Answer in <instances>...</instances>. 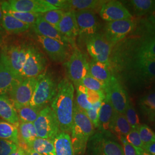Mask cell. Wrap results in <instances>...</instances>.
Listing matches in <instances>:
<instances>
[{
    "label": "cell",
    "mask_w": 155,
    "mask_h": 155,
    "mask_svg": "<svg viewBox=\"0 0 155 155\" xmlns=\"http://www.w3.org/2000/svg\"><path fill=\"white\" fill-rule=\"evenodd\" d=\"M2 11L43 13L46 12L59 9L51 5L47 0H9L1 1Z\"/></svg>",
    "instance_id": "9"
},
{
    "label": "cell",
    "mask_w": 155,
    "mask_h": 155,
    "mask_svg": "<svg viewBox=\"0 0 155 155\" xmlns=\"http://www.w3.org/2000/svg\"><path fill=\"white\" fill-rule=\"evenodd\" d=\"M129 3L138 16L149 15L155 10V0H131Z\"/></svg>",
    "instance_id": "33"
},
{
    "label": "cell",
    "mask_w": 155,
    "mask_h": 155,
    "mask_svg": "<svg viewBox=\"0 0 155 155\" xmlns=\"http://www.w3.org/2000/svg\"><path fill=\"white\" fill-rule=\"evenodd\" d=\"M30 25L19 21L11 15L3 12L2 21V28L8 33L11 34H19L28 30Z\"/></svg>",
    "instance_id": "29"
},
{
    "label": "cell",
    "mask_w": 155,
    "mask_h": 155,
    "mask_svg": "<svg viewBox=\"0 0 155 155\" xmlns=\"http://www.w3.org/2000/svg\"><path fill=\"white\" fill-rule=\"evenodd\" d=\"M46 66V59L37 48L28 46V55L20 77L22 79L37 78L44 72Z\"/></svg>",
    "instance_id": "12"
},
{
    "label": "cell",
    "mask_w": 155,
    "mask_h": 155,
    "mask_svg": "<svg viewBox=\"0 0 155 155\" xmlns=\"http://www.w3.org/2000/svg\"><path fill=\"white\" fill-rule=\"evenodd\" d=\"M94 133V126L86 111L79 107L74 100L71 139L75 155H83Z\"/></svg>",
    "instance_id": "3"
},
{
    "label": "cell",
    "mask_w": 155,
    "mask_h": 155,
    "mask_svg": "<svg viewBox=\"0 0 155 155\" xmlns=\"http://www.w3.org/2000/svg\"><path fill=\"white\" fill-rule=\"evenodd\" d=\"M40 110L39 109L30 105L21 107L16 109L20 122L31 123H33L36 120Z\"/></svg>",
    "instance_id": "34"
},
{
    "label": "cell",
    "mask_w": 155,
    "mask_h": 155,
    "mask_svg": "<svg viewBox=\"0 0 155 155\" xmlns=\"http://www.w3.org/2000/svg\"><path fill=\"white\" fill-rule=\"evenodd\" d=\"M58 84L49 73L45 72L37 77V83L29 105L41 110L52 102L57 93Z\"/></svg>",
    "instance_id": "4"
},
{
    "label": "cell",
    "mask_w": 155,
    "mask_h": 155,
    "mask_svg": "<svg viewBox=\"0 0 155 155\" xmlns=\"http://www.w3.org/2000/svg\"><path fill=\"white\" fill-rule=\"evenodd\" d=\"M105 94L109 97L114 111L125 114L129 102L127 93L123 88L118 79L113 75L107 85Z\"/></svg>",
    "instance_id": "13"
},
{
    "label": "cell",
    "mask_w": 155,
    "mask_h": 155,
    "mask_svg": "<svg viewBox=\"0 0 155 155\" xmlns=\"http://www.w3.org/2000/svg\"><path fill=\"white\" fill-rule=\"evenodd\" d=\"M106 1L100 0H67L66 12L83 10L100 11Z\"/></svg>",
    "instance_id": "27"
},
{
    "label": "cell",
    "mask_w": 155,
    "mask_h": 155,
    "mask_svg": "<svg viewBox=\"0 0 155 155\" xmlns=\"http://www.w3.org/2000/svg\"><path fill=\"white\" fill-rule=\"evenodd\" d=\"M79 84H82L87 89L95 91H101L105 93L107 85L105 83L101 82L93 77L90 74H87L83 78Z\"/></svg>",
    "instance_id": "35"
},
{
    "label": "cell",
    "mask_w": 155,
    "mask_h": 155,
    "mask_svg": "<svg viewBox=\"0 0 155 155\" xmlns=\"http://www.w3.org/2000/svg\"><path fill=\"white\" fill-rule=\"evenodd\" d=\"M121 74L132 85L142 86L152 83L155 78V59L132 54L111 69V74Z\"/></svg>",
    "instance_id": "1"
},
{
    "label": "cell",
    "mask_w": 155,
    "mask_h": 155,
    "mask_svg": "<svg viewBox=\"0 0 155 155\" xmlns=\"http://www.w3.org/2000/svg\"><path fill=\"white\" fill-rule=\"evenodd\" d=\"M18 130L20 140L19 147L26 151L33 141L38 137L36 130L33 123L20 122Z\"/></svg>",
    "instance_id": "23"
},
{
    "label": "cell",
    "mask_w": 155,
    "mask_h": 155,
    "mask_svg": "<svg viewBox=\"0 0 155 155\" xmlns=\"http://www.w3.org/2000/svg\"><path fill=\"white\" fill-rule=\"evenodd\" d=\"M0 139L11 141L19 146L18 127L9 122L0 120Z\"/></svg>",
    "instance_id": "31"
},
{
    "label": "cell",
    "mask_w": 155,
    "mask_h": 155,
    "mask_svg": "<svg viewBox=\"0 0 155 155\" xmlns=\"http://www.w3.org/2000/svg\"><path fill=\"white\" fill-rule=\"evenodd\" d=\"M143 149L151 155H155V143L144 144Z\"/></svg>",
    "instance_id": "46"
},
{
    "label": "cell",
    "mask_w": 155,
    "mask_h": 155,
    "mask_svg": "<svg viewBox=\"0 0 155 155\" xmlns=\"http://www.w3.org/2000/svg\"><path fill=\"white\" fill-rule=\"evenodd\" d=\"M11 155H26V152L21 147L18 146V148Z\"/></svg>",
    "instance_id": "47"
},
{
    "label": "cell",
    "mask_w": 155,
    "mask_h": 155,
    "mask_svg": "<svg viewBox=\"0 0 155 155\" xmlns=\"http://www.w3.org/2000/svg\"><path fill=\"white\" fill-rule=\"evenodd\" d=\"M90 55L96 61L109 66V60L114 45L106 38L104 33H95L85 40Z\"/></svg>",
    "instance_id": "7"
},
{
    "label": "cell",
    "mask_w": 155,
    "mask_h": 155,
    "mask_svg": "<svg viewBox=\"0 0 155 155\" xmlns=\"http://www.w3.org/2000/svg\"><path fill=\"white\" fill-rule=\"evenodd\" d=\"M125 116L132 129H138L140 125L139 116L130 101L127 104Z\"/></svg>",
    "instance_id": "39"
},
{
    "label": "cell",
    "mask_w": 155,
    "mask_h": 155,
    "mask_svg": "<svg viewBox=\"0 0 155 155\" xmlns=\"http://www.w3.org/2000/svg\"><path fill=\"white\" fill-rule=\"evenodd\" d=\"M37 83V78L23 79L9 94L15 109L29 105Z\"/></svg>",
    "instance_id": "11"
},
{
    "label": "cell",
    "mask_w": 155,
    "mask_h": 155,
    "mask_svg": "<svg viewBox=\"0 0 155 155\" xmlns=\"http://www.w3.org/2000/svg\"><path fill=\"white\" fill-rule=\"evenodd\" d=\"M100 15L107 22L132 19L127 8L120 1L115 0L106 1L100 9Z\"/></svg>",
    "instance_id": "17"
},
{
    "label": "cell",
    "mask_w": 155,
    "mask_h": 155,
    "mask_svg": "<svg viewBox=\"0 0 155 155\" xmlns=\"http://www.w3.org/2000/svg\"><path fill=\"white\" fill-rule=\"evenodd\" d=\"M18 146L11 141L0 139V155H11Z\"/></svg>",
    "instance_id": "43"
},
{
    "label": "cell",
    "mask_w": 155,
    "mask_h": 155,
    "mask_svg": "<svg viewBox=\"0 0 155 155\" xmlns=\"http://www.w3.org/2000/svg\"><path fill=\"white\" fill-rule=\"evenodd\" d=\"M74 12L80 36L86 40L98 33L100 23L94 11L83 10Z\"/></svg>",
    "instance_id": "16"
},
{
    "label": "cell",
    "mask_w": 155,
    "mask_h": 155,
    "mask_svg": "<svg viewBox=\"0 0 155 155\" xmlns=\"http://www.w3.org/2000/svg\"><path fill=\"white\" fill-rule=\"evenodd\" d=\"M139 106L149 121H155V91L143 95L139 101Z\"/></svg>",
    "instance_id": "30"
},
{
    "label": "cell",
    "mask_w": 155,
    "mask_h": 155,
    "mask_svg": "<svg viewBox=\"0 0 155 155\" xmlns=\"http://www.w3.org/2000/svg\"><path fill=\"white\" fill-rule=\"evenodd\" d=\"M67 79L75 88L83 78L89 74V63L86 55L75 48L68 60L64 63Z\"/></svg>",
    "instance_id": "5"
},
{
    "label": "cell",
    "mask_w": 155,
    "mask_h": 155,
    "mask_svg": "<svg viewBox=\"0 0 155 155\" xmlns=\"http://www.w3.org/2000/svg\"><path fill=\"white\" fill-rule=\"evenodd\" d=\"M111 135L100 132L93 134L89 140L91 155H124L121 145L111 139Z\"/></svg>",
    "instance_id": "8"
},
{
    "label": "cell",
    "mask_w": 155,
    "mask_h": 155,
    "mask_svg": "<svg viewBox=\"0 0 155 155\" xmlns=\"http://www.w3.org/2000/svg\"><path fill=\"white\" fill-rule=\"evenodd\" d=\"M64 13L65 11L63 10L58 9L46 12L43 13H41L40 15L47 22L57 29Z\"/></svg>",
    "instance_id": "38"
},
{
    "label": "cell",
    "mask_w": 155,
    "mask_h": 155,
    "mask_svg": "<svg viewBox=\"0 0 155 155\" xmlns=\"http://www.w3.org/2000/svg\"><path fill=\"white\" fill-rule=\"evenodd\" d=\"M75 87L67 78L58 84L57 93L51 102V109L58 118L61 132H71L72 127Z\"/></svg>",
    "instance_id": "2"
},
{
    "label": "cell",
    "mask_w": 155,
    "mask_h": 155,
    "mask_svg": "<svg viewBox=\"0 0 155 155\" xmlns=\"http://www.w3.org/2000/svg\"><path fill=\"white\" fill-rule=\"evenodd\" d=\"M152 83H155V78L153 79V81H152Z\"/></svg>",
    "instance_id": "51"
},
{
    "label": "cell",
    "mask_w": 155,
    "mask_h": 155,
    "mask_svg": "<svg viewBox=\"0 0 155 155\" xmlns=\"http://www.w3.org/2000/svg\"><path fill=\"white\" fill-rule=\"evenodd\" d=\"M37 40L53 61L66 62L71 55L70 49L72 47L70 45H63L55 40L38 35Z\"/></svg>",
    "instance_id": "14"
},
{
    "label": "cell",
    "mask_w": 155,
    "mask_h": 155,
    "mask_svg": "<svg viewBox=\"0 0 155 155\" xmlns=\"http://www.w3.org/2000/svg\"><path fill=\"white\" fill-rule=\"evenodd\" d=\"M139 134L144 144L155 143V133L148 125H140L138 128Z\"/></svg>",
    "instance_id": "40"
},
{
    "label": "cell",
    "mask_w": 155,
    "mask_h": 155,
    "mask_svg": "<svg viewBox=\"0 0 155 155\" xmlns=\"http://www.w3.org/2000/svg\"><path fill=\"white\" fill-rule=\"evenodd\" d=\"M89 74L106 85L110 82L113 75L109 65L94 59L89 63Z\"/></svg>",
    "instance_id": "25"
},
{
    "label": "cell",
    "mask_w": 155,
    "mask_h": 155,
    "mask_svg": "<svg viewBox=\"0 0 155 155\" xmlns=\"http://www.w3.org/2000/svg\"><path fill=\"white\" fill-rule=\"evenodd\" d=\"M141 30V37L132 39L133 50L136 55L155 59V31H147L142 27Z\"/></svg>",
    "instance_id": "18"
},
{
    "label": "cell",
    "mask_w": 155,
    "mask_h": 155,
    "mask_svg": "<svg viewBox=\"0 0 155 155\" xmlns=\"http://www.w3.org/2000/svg\"><path fill=\"white\" fill-rule=\"evenodd\" d=\"M147 31H155V10L141 21V25Z\"/></svg>",
    "instance_id": "44"
},
{
    "label": "cell",
    "mask_w": 155,
    "mask_h": 155,
    "mask_svg": "<svg viewBox=\"0 0 155 155\" xmlns=\"http://www.w3.org/2000/svg\"><path fill=\"white\" fill-rule=\"evenodd\" d=\"M120 141L123 145V150L124 155H136L135 150L132 145L129 144L125 137H122L120 139Z\"/></svg>",
    "instance_id": "45"
},
{
    "label": "cell",
    "mask_w": 155,
    "mask_h": 155,
    "mask_svg": "<svg viewBox=\"0 0 155 155\" xmlns=\"http://www.w3.org/2000/svg\"><path fill=\"white\" fill-rule=\"evenodd\" d=\"M102 101H99L93 105L91 109L86 110V114L89 117L90 121L93 124L94 128L98 127V117H99V111L102 105Z\"/></svg>",
    "instance_id": "41"
},
{
    "label": "cell",
    "mask_w": 155,
    "mask_h": 155,
    "mask_svg": "<svg viewBox=\"0 0 155 155\" xmlns=\"http://www.w3.org/2000/svg\"><path fill=\"white\" fill-rule=\"evenodd\" d=\"M57 29L72 43L75 48L76 47L75 40L79 36V32L74 11L65 12Z\"/></svg>",
    "instance_id": "20"
},
{
    "label": "cell",
    "mask_w": 155,
    "mask_h": 155,
    "mask_svg": "<svg viewBox=\"0 0 155 155\" xmlns=\"http://www.w3.org/2000/svg\"><path fill=\"white\" fill-rule=\"evenodd\" d=\"M133 147L135 150L136 155H150L142 148H138V147Z\"/></svg>",
    "instance_id": "48"
},
{
    "label": "cell",
    "mask_w": 155,
    "mask_h": 155,
    "mask_svg": "<svg viewBox=\"0 0 155 155\" xmlns=\"http://www.w3.org/2000/svg\"><path fill=\"white\" fill-rule=\"evenodd\" d=\"M132 20H122L107 22L105 28L106 38L114 46L125 39L135 28Z\"/></svg>",
    "instance_id": "15"
},
{
    "label": "cell",
    "mask_w": 155,
    "mask_h": 155,
    "mask_svg": "<svg viewBox=\"0 0 155 155\" xmlns=\"http://www.w3.org/2000/svg\"><path fill=\"white\" fill-rule=\"evenodd\" d=\"M33 124L36 130L38 137L53 140L61 132L58 118L49 106H47L40 110Z\"/></svg>",
    "instance_id": "6"
},
{
    "label": "cell",
    "mask_w": 155,
    "mask_h": 155,
    "mask_svg": "<svg viewBox=\"0 0 155 155\" xmlns=\"http://www.w3.org/2000/svg\"><path fill=\"white\" fill-rule=\"evenodd\" d=\"M125 139L127 143L133 147L143 149L144 143L140 138L138 129H132L130 132L126 136Z\"/></svg>",
    "instance_id": "42"
},
{
    "label": "cell",
    "mask_w": 155,
    "mask_h": 155,
    "mask_svg": "<svg viewBox=\"0 0 155 155\" xmlns=\"http://www.w3.org/2000/svg\"><path fill=\"white\" fill-rule=\"evenodd\" d=\"M32 26L33 30L37 35L55 40L63 45H70L73 48H75V47L72 45V43L65 37H64L56 28L47 22L41 16V15H40L36 20V21Z\"/></svg>",
    "instance_id": "19"
},
{
    "label": "cell",
    "mask_w": 155,
    "mask_h": 155,
    "mask_svg": "<svg viewBox=\"0 0 155 155\" xmlns=\"http://www.w3.org/2000/svg\"><path fill=\"white\" fill-rule=\"evenodd\" d=\"M75 89L77 90V97L75 102L77 105L85 111L91 109L92 105L88 101L86 93L87 88L82 84H79Z\"/></svg>",
    "instance_id": "37"
},
{
    "label": "cell",
    "mask_w": 155,
    "mask_h": 155,
    "mask_svg": "<svg viewBox=\"0 0 155 155\" xmlns=\"http://www.w3.org/2000/svg\"><path fill=\"white\" fill-rule=\"evenodd\" d=\"M115 112L109 97L106 95L105 98L102 102L99 111L98 128L100 132L105 134H111L110 132V128Z\"/></svg>",
    "instance_id": "22"
},
{
    "label": "cell",
    "mask_w": 155,
    "mask_h": 155,
    "mask_svg": "<svg viewBox=\"0 0 155 155\" xmlns=\"http://www.w3.org/2000/svg\"><path fill=\"white\" fill-rule=\"evenodd\" d=\"M3 18V11L2 9L1 1H0V29H2V21Z\"/></svg>",
    "instance_id": "50"
},
{
    "label": "cell",
    "mask_w": 155,
    "mask_h": 155,
    "mask_svg": "<svg viewBox=\"0 0 155 155\" xmlns=\"http://www.w3.org/2000/svg\"><path fill=\"white\" fill-rule=\"evenodd\" d=\"M131 130L132 128L127 122L125 114L115 112L111 124L110 132L120 140L122 137H125Z\"/></svg>",
    "instance_id": "26"
},
{
    "label": "cell",
    "mask_w": 155,
    "mask_h": 155,
    "mask_svg": "<svg viewBox=\"0 0 155 155\" xmlns=\"http://www.w3.org/2000/svg\"><path fill=\"white\" fill-rule=\"evenodd\" d=\"M0 117L17 127L19 125L20 120L16 109L7 96H0Z\"/></svg>",
    "instance_id": "24"
},
{
    "label": "cell",
    "mask_w": 155,
    "mask_h": 155,
    "mask_svg": "<svg viewBox=\"0 0 155 155\" xmlns=\"http://www.w3.org/2000/svg\"><path fill=\"white\" fill-rule=\"evenodd\" d=\"M53 140L56 155H75L71 137L68 133L61 132Z\"/></svg>",
    "instance_id": "28"
},
{
    "label": "cell",
    "mask_w": 155,
    "mask_h": 155,
    "mask_svg": "<svg viewBox=\"0 0 155 155\" xmlns=\"http://www.w3.org/2000/svg\"><path fill=\"white\" fill-rule=\"evenodd\" d=\"M29 149L43 155H56L54 140L37 137L29 146Z\"/></svg>",
    "instance_id": "32"
},
{
    "label": "cell",
    "mask_w": 155,
    "mask_h": 155,
    "mask_svg": "<svg viewBox=\"0 0 155 155\" xmlns=\"http://www.w3.org/2000/svg\"><path fill=\"white\" fill-rule=\"evenodd\" d=\"M3 12L6 13L12 16L15 17L19 21L28 24L30 25H33L36 21L37 18L39 17L40 13H31L20 12L13 11L11 10H4Z\"/></svg>",
    "instance_id": "36"
},
{
    "label": "cell",
    "mask_w": 155,
    "mask_h": 155,
    "mask_svg": "<svg viewBox=\"0 0 155 155\" xmlns=\"http://www.w3.org/2000/svg\"><path fill=\"white\" fill-rule=\"evenodd\" d=\"M28 46L11 45L6 47L1 53L0 59L4 61L13 72L20 77L28 55Z\"/></svg>",
    "instance_id": "10"
},
{
    "label": "cell",
    "mask_w": 155,
    "mask_h": 155,
    "mask_svg": "<svg viewBox=\"0 0 155 155\" xmlns=\"http://www.w3.org/2000/svg\"><path fill=\"white\" fill-rule=\"evenodd\" d=\"M25 152H26V155H43L40 154L39 153H37L36 152L29 148L28 150H27Z\"/></svg>",
    "instance_id": "49"
},
{
    "label": "cell",
    "mask_w": 155,
    "mask_h": 155,
    "mask_svg": "<svg viewBox=\"0 0 155 155\" xmlns=\"http://www.w3.org/2000/svg\"><path fill=\"white\" fill-rule=\"evenodd\" d=\"M21 78L15 74L5 63L0 59V96H6L22 81Z\"/></svg>",
    "instance_id": "21"
}]
</instances>
